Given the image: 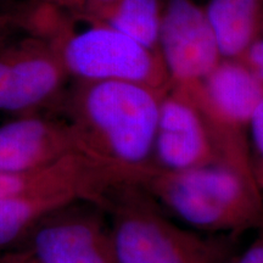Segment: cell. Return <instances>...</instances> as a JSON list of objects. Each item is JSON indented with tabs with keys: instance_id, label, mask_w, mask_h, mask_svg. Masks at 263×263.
Returning a JSON list of instances; mask_svg holds the SVG:
<instances>
[{
	"instance_id": "obj_5",
	"label": "cell",
	"mask_w": 263,
	"mask_h": 263,
	"mask_svg": "<svg viewBox=\"0 0 263 263\" xmlns=\"http://www.w3.org/2000/svg\"><path fill=\"white\" fill-rule=\"evenodd\" d=\"M65 71L90 82H129L168 91L172 88L160 52L150 50L106 24L65 39L59 55Z\"/></svg>"
},
{
	"instance_id": "obj_10",
	"label": "cell",
	"mask_w": 263,
	"mask_h": 263,
	"mask_svg": "<svg viewBox=\"0 0 263 263\" xmlns=\"http://www.w3.org/2000/svg\"><path fill=\"white\" fill-rule=\"evenodd\" d=\"M74 151L67 123L26 115L0 126V173L41 168Z\"/></svg>"
},
{
	"instance_id": "obj_9",
	"label": "cell",
	"mask_w": 263,
	"mask_h": 263,
	"mask_svg": "<svg viewBox=\"0 0 263 263\" xmlns=\"http://www.w3.org/2000/svg\"><path fill=\"white\" fill-rule=\"evenodd\" d=\"M64 72L59 58L0 41V111L28 114L44 105L57 94Z\"/></svg>"
},
{
	"instance_id": "obj_17",
	"label": "cell",
	"mask_w": 263,
	"mask_h": 263,
	"mask_svg": "<svg viewBox=\"0 0 263 263\" xmlns=\"http://www.w3.org/2000/svg\"><path fill=\"white\" fill-rule=\"evenodd\" d=\"M0 263H34L32 259H29L27 256L20 251L11 252V254L6 255L5 257L0 259Z\"/></svg>"
},
{
	"instance_id": "obj_14",
	"label": "cell",
	"mask_w": 263,
	"mask_h": 263,
	"mask_svg": "<svg viewBox=\"0 0 263 263\" xmlns=\"http://www.w3.org/2000/svg\"><path fill=\"white\" fill-rule=\"evenodd\" d=\"M249 138L252 177L263 196V99L250 122Z\"/></svg>"
},
{
	"instance_id": "obj_15",
	"label": "cell",
	"mask_w": 263,
	"mask_h": 263,
	"mask_svg": "<svg viewBox=\"0 0 263 263\" xmlns=\"http://www.w3.org/2000/svg\"><path fill=\"white\" fill-rule=\"evenodd\" d=\"M223 263H263V228L256 230L254 239L235 255H229Z\"/></svg>"
},
{
	"instance_id": "obj_16",
	"label": "cell",
	"mask_w": 263,
	"mask_h": 263,
	"mask_svg": "<svg viewBox=\"0 0 263 263\" xmlns=\"http://www.w3.org/2000/svg\"><path fill=\"white\" fill-rule=\"evenodd\" d=\"M238 61L242 62L249 70L263 81V37L256 41L254 44L244 52Z\"/></svg>"
},
{
	"instance_id": "obj_11",
	"label": "cell",
	"mask_w": 263,
	"mask_h": 263,
	"mask_svg": "<svg viewBox=\"0 0 263 263\" xmlns=\"http://www.w3.org/2000/svg\"><path fill=\"white\" fill-rule=\"evenodd\" d=\"M223 59L238 60L263 35V0H210L206 6Z\"/></svg>"
},
{
	"instance_id": "obj_3",
	"label": "cell",
	"mask_w": 263,
	"mask_h": 263,
	"mask_svg": "<svg viewBox=\"0 0 263 263\" xmlns=\"http://www.w3.org/2000/svg\"><path fill=\"white\" fill-rule=\"evenodd\" d=\"M104 210L117 263H223L229 256V242L177 224L136 184L115 189Z\"/></svg>"
},
{
	"instance_id": "obj_1",
	"label": "cell",
	"mask_w": 263,
	"mask_h": 263,
	"mask_svg": "<svg viewBox=\"0 0 263 263\" xmlns=\"http://www.w3.org/2000/svg\"><path fill=\"white\" fill-rule=\"evenodd\" d=\"M168 91L129 82L85 83L67 123L76 149L121 183L138 185L154 170L160 106Z\"/></svg>"
},
{
	"instance_id": "obj_18",
	"label": "cell",
	"mask_w": 263,
	"mask_h": 263,
	"mask_svg": "<svg viewBox=\"0 0 263 263\" xmlns=\"http://www.w3.org/2000/svg\"><path fill=\"white\" fill-rule=\"evenodd\" d=\"M91 2H94V3H97V4H99V5L104 6V5L111 4V3H114L115 0H91Z\"/></svg>"
},
{
	"instance_id": "obj_4",
	"label": "cell",
	"mask_w": 263,
	"mask_h": 263,
	"mask_svg": "<svg viewBox=\"0 0 263 263\" xmlns=\"http://www.w3.org/2000/svg\"><path fill=\"white\" fill-rule=\"evenodd\" d=\"M183 89L201 111L224 166L254 179L249 129L263 99V81L238 60L223 59L202 81Z\"/></svg>"
},
{
	"instance_id": "obj_2",
	"label": "cell",
	"mask_w": 263,
	"mask_h": 263,
	"mask_svg": "<svg viewBox=\"0 0 263 263\" xmlns=\"http://www.w3.org/2000/svg\"><path fill=\"white\" fill-rule=\"evenodd\" d=\"M138 186L195 232L234 236L263 228V196L254 179L224 164L182 172L153 170Z\"/></svg>"
},
{
	"instance_id": "obj_19",
	"label": "cell",
	"mask_w": 263,
	"mask_h": 263,
	"mask_svg": "<svg viewBox=\"0 0 263 263\" xmlns=\"http://www.w3.org/2000/svg\"><path fill=\"white\" fill-rule=\"evenodd\" d=\"M262 37H263V35H262Z\"/></svg>"
},
{
	"instance_id": "obj_13",
	"label": "cell",
	"mask_w": 263,
	"mask_h": 263,
	"mask_svg": "<svg viewBox=\"0 0 263 263\" xmlns=\"http://www.w3.org/2000/svg\"><path fill=\"white\" fill-rule=\"evenodd\" d=\"M71 202L61 197H0V249L20 245L43 217Z\"/></svg>"
},
{
	"instance_id": "obj_7",
	"label": "cell",
	"mask_w": 263,
	"mask_h": 263,
	"mask_svg": "<svg viewBox=\"0 0 263 263\" xmlns=\"http://www.w3.org/2000/svg\"><path fill=\"white\" fill-rule=\"evenodd\" d=\"M159 52L172 85L202 81L223 60L206 10L193 0H167Z\"/></svg>"
},
{
	"instance_id": "obj_12",
	"label": "cell",
	"mask_w": 263,
	"mask_h": 263,
	"mask_svg": "<svg viewBox=\"0 0 263 263\" xmlns=\"http://www.w3.org/2000/svg\"><path fill=\"white\" fill-rule=\"evenodd\" d=\"M103 8L104 24L159 52L163 14L160 0H115Z\"/></svg>"
},
{
	"instance_id": "obj_8",
	"label": "cell",
	"mask_w": 263,
	"mask_h": 263,
	"mask_svg": "<svg viewBox=\"0 0 263 263\" xmlns=\"http://www.w3.org/2000/svg\"><path fill=\"white\" fill-rule=\"evenodd\" d=\"M215 163L222 164L201 111L185 91L172 87L161 101L154 170L182 172Z\"/></svg>"
},
{
	"instance_id": "obj_6",
	"label": "cell",
	"mask_w": 263,
	"mask_h": 263,
	"mask_svg": "<svg viewBox=\"0 0 263 263\" xmlns=\"http://www.w3.org/2000/svg\"><path fill=\"white\" fill-rule=\"evenodd\" d=\"M105 215L98 203H68L43 217L16 251L34 263H117Z\"/></svg>"
}]
</instances>
